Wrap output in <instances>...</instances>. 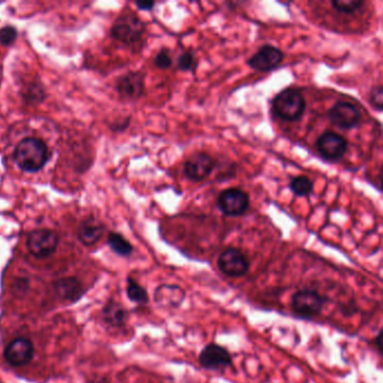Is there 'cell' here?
I'll return each instance as SVG.
<instances>
[{"mask_svg": "<svg viewBox=\"0 0 383 383\" xmlns=\"http://www.w3.org/2000/svg\"><path fill=\"white\" fill-rule=\"evenodd\" d=\"M49 148L40 139L27 137L18 143L14 151V160L23 171L35 173L49 161Z\"/></svg>", "mask_w": 383, "mask_h": 383, "instance_id": "1", "label": "cell"}, {"mask_svg": "<svg viewBox=\"0 0 383 383\" xmlns=\"http://www.w3.org/2000/svg\"><path fill=\"white\" fill-rule=\"evenodd\" d=\"M273 111L286 122H296L305 113L306 99L296 88H286L274 97Z\"/></svg>", "mask_w": 383, "mask_h": 383, "instance_id": "2", "label": "cell"}, {"mask_svg": "<svg viewBox=\"0 0 383 383\" xmlns=\"http://www.w3.org/2000/svg\"><path fill=\"white\" fill-rule=\"evenodd\" d=\"M327 298L313 289H302L291 296V311L299 318L311 320L322 313Z\"/></svg>", "mask_w": 383, "mask_h": 383, "instance_id": "3", "label": "cell"}, {"mask_svg": "<svg viewBox=\"0 0 383 383\" xmlns=\"http://www.w3.org/2000/svg\"><path fill=\"white\" fill-rule=\"evenodd\" d=\"M144 32L146 24L141 21V18L133 13L126 12L117 17L111 26V35L117 41L131 45L141 41Z\"/></svg>", "mask_w": 383, "mask_h": 383, "instance_id": "4", "label": "cell"}, {"mask_svg": "<svg viewBox=\"0 0 383 383\" xmlns=\"http://www.w3.org/2000/svg\"><path fill=\"white\" fill-rule=\"evenodd\" d=\"M217 267L226 276L241 278L250 270V261L241 250L236 247H227L218 256Z\"/></svg>", "mask_w": 383, "mask_h": 383, "instance_id": "5", "label": "cell"}, {"mask_svg": "<svg viewBox=\"0 0 383 383\" xmlns=\"http://www.w3.org/2000/svg\"><path fill=\"white\" fill-rule=\"evenodd\" d=\"M198 361L207 371L223 372L233 366V357L227 348L217 343H209L201 350Z\"/></svg>", "mask_w": 383, "mask_h": 383, "instance_id": "6", "label": "cell"}, {"mask_svg": "<svg viewBox=\"0 0 383 383\" xmlns=\"http://www.w3.org/2000/svg\"><path fill=\"white\" fill-rule=\"evenodd\" d=\"M315 146L324 160L335 162L344 157L348 146L345 137L335 132L326 131L316 139Z\"/></svg>", "mask_w": 383, "mask_h": 383, "instance_id": "7", "label": "cell"}, {"mask_svg": "<svg viewBox=\"0 0 383 383\" xmlns=\"http://www.w3.org/2000/svg\"><path fill=\"white\" fill-rule=\"evenodd\" d=\"M217 205L224 215L238 217L250 208V197L241 189H225L218 196Z\"/></svg>", "mask_w": 383, "mask_h": 383, "instance_id": "8", "label": "cell"}, {"mask_svg": "<svg viewBox=\"0 0 383 383\" xmlns=\"http://www.w3.org/2000/svg\"><path fill=\"white\" fill-rule=\"evenodd\" d=\"M27 249L35 258H44L52 256L58 245V236L54 230L41 228L29 233Z\"/></svg>", "mask_w": 383, "mask_h": 383, "instance_id": "9", "label": "cell"}, {"mask_svg": "<svg viewBox=\"0 0 383 383\" xmlns=\"http://www.w3.org/2000/svg\"><path fill=\"white\" fill-rule=\"evenodd\" d=\"M328 118L333 125L342 130L357 127L362 120V114L354 104L348 102H335L328 111Z\"/></svg>", "mask_w": 383, "mask_h": 383, "instance_id": "10", "label": "cell"}, {"mask_svg": "<svg viewBox=\"0 0 383 383\" xmlns=\"http://www.w3.org/2000/svg\"><path fill=\"white\" fill-rule=\"evenodd\" d=\"M215 164V160L208 153L197 152L187 159L183 166V173L189 180L201 182L212 174Z\"/></svg>", "mask_w": 383, "mask_h": 383, "instance_id": "11", "label": "cell"}, {"mask_svg": "<svg viewBox=\"0 0 383 383\" xmlns=\"http://www.w3.org/2000/svg\"><path fill=\"white\" fill-rule=\"evenodd\" d=\"M283 58L285 53L281 49L265 44L247 60V65L258 72H270L282 63Z\"/></svg>", "mask_w": 383, "mask_h": 383, "instance_id": "12", "label": "cell"}, {"mask_svg": "<svg viewBox=\"0 0 383 383\" xmlns=\"http://www.w3.org/2000/svg\"><path fill=\"white\" fill-rule=\"evenodd\" d=\"M116 91L125 100H139L146 91V77L139 71H131L118 79Z\"/></svg>", "mask_w": 383, "mask_h": 383, "instance_id": "13", "label": "cell"}, {"mask_svg": "<svg viewBox=\"0 0 383 383\" xmlns=\"http://www.w3.org/2000/svg\"><path fill=\"white\" fill-rule=\"evenodd\" d=\"M3 355L9 366H26L34 357V345L25 337H19L9 343Z\"/></svg>", "mask_w": 383, "mask_h": 383, "instance_id": "14", "label": "cell"}, {"mask_svg": "<svg viewBox=\"0 0 383 383\" xmlns=\"http://www.w3.org/2000/svg\"><path fill=\"white\" fill-rule=\"evenodd\" d=\"M186 291L177 285H161L155 289L154 302L163 309H175L182 305Z\"/></svg>", "mask_w": 383, "mask_h": 383, "instance_id": "15", "label": "cell"}, {"mask_svg": "<svg viewBox=\"0 0 383 383\" xmlns=\"http://www.w3.org/2000/svg\"><path fill=\"white\" fill-rule=\"evenodd\" d=\"M104 230V225L97 221L96 218H86L79 226V241L86 247H93L102 238Z\"/></svg>", "mask_w": 383, "mask_h": 383, "instance_id": "16", "label": "cell"}, {"mask_svg": "<svg viewBox=\"0 0 383 383\" xmlns=\"http://www.w3.org/2000/svg\"><path fill=\"white\" fill-rule=\"evenodd\" d=\"M54 290L61 299L77 302L82 296L81 282L76 278H62L54 282Z\"/></svg>", "mask_w": 383, "mask_h": 383, "instance_id": "17", "label": "cell"}, {"mask_svg": "<svg viewBox=\"0 0 383 383\" xmlns=\"http://www.w3.org/2000/svg\"><path fill=\"white\" fill-rule=\"evenodd\" d=\"M102 318L108 325L120 327L127 320V311L118 302H109L102 311Z\"/></svg>", "mask_w": 383, "mask_h": 383, "instance_id": "18", "label": "cell"}, {"mask_svg": "<svg viewBox=\"0 0 383 383\" xmlns=\"http://www.w3.org/2000/svg\"><path fill=\"white\" fill-rule=\"evenodd\" d=\"M108 245L120 256H130L133 253V245L122 234L111 232L108 235Z\"/></svg>", "mask_w": 383, "mask_h": 383, "instance_id": "19", "label": "cell"}, {"mask_svg": "<svg viewBox=\"0 0 383 383\" xmlns=\"http://www.w3.org/2000/svg\"><path fill=\"white\" fill-rule=\"evenodd\" d=\"M289 188L297 197H308V196L313 194V183L306 175H298V177L293 178L292 180L290 181Z\"/></svg>", "mask_w": 383, "mask_h": 383, "instance_id": "20", "label": "cell"}, {"mask_svg": "<svg viewBox=\"0 0 383 383\" xmlns=\"http://www.w3.org/2000/svg\"><path fill=\"white\" fill-rule=\"evenodd\" d=\"M127 296L133 302H136L139 305H146L148 302V291L139 285L132 276L127 279Z\"/></svg>", "mask_w": 383, "mask_h": 383, "instance_id": "21", "label": "cell"}, {"mask_svg": "<svg viewBox=\"0 0 383 383\" xmlns=\"http://www.w3.org/2000/svg\"><path fill=\"white\" fill-rule=\"evenodd\" d=\"M363 0H333L331 5L341 14L352 15L364 6Z\"/></svg>", "mask_w": 383, "mask_h": 383, "instance_id": "22", "label": "cell"}, {"mask_svg": "<svg viewBox=\"0 0 383 383\" xmlns=\"http://www.w3.org/2000/svg\"><path fill=\"white\" fill-rule=\"evenodd\" d=\"M177 69L183 72H195L197 69V60L192 52H183L178 56Z\"/></svg>", "mask_w": 383, "mask_h": 383, "instance_id": "23", "label": "cell"}, {"mask_svg": "<svg viewBox=\"0 0 383 383\" xmlns=\"http://www.w3.org/2000/svg\"><path fill=\"white\" fill-rule=\"evenodd\" d=\"M24 97L29 102L38 104V102H43L45 98V91H44L43 87L40 86V84H31L26 88Z\"/></svg>", "mask_w": 383, "mask_h": 383, "instance_id": "24", "label": "cell"}, {"mask_svg": "<svg viewBox=\"0 0 383 383\" xmlns=\"http://www.w3.org/2000/svg\"><path fill=\"white\" fill-rule=\"evenodd\" d=\"M18 32L16 27L12 25L0 29V44L3 47H10L17 40Z\"/></svg>", "mask_w": 383, "mask_h": 383, "instance_id": "25", "label": "cell"}, {"mask_svg": "<svg viewBox=\"0 0 383 383\" xmlns=\"http://www.w3.org/2000/svg\"><path fill=\"white\" fill-rule=\"evenodd\" d=\"M172 63H173V58H172L171 52H170V49H166V47L159 51L155 58H154L155 67L161 70L171 68Z\"/></svg>", "mask_w": 383, "mask_h": 383, "instance_id": "26", "label": "cell"}, {"mask_svg": "<svg viewBox=\"0 0 383 383\" xmlns=\"http://www.w3.org/2000/svg\"><path fill=\"white\" fill-rule=\"evenodd\" d=\"M369 102L373 109L377 111H382L383 89L381 84H379L377 87L372 88L371 91H370Z\"/></svg>", "mask_w": 383, "mask_h": 383, "instance_id": "27", "label": "cell"}, {"mask_svg": "<svg viewBox=\"0 0 383 383\" xmlns=\"http://www.w3.org/2000/svg\"><path fill=\"white\" fill-rule=\"evenodd\" d=\"M29 281H27L26 279H17L13 283V292L18 297L24 296L26 293V291L29 290Z\"/></svg>", "mask_w": 383, "mask_h": 383, "instance_id": "28", "label": "cell"}, {"mask_svg": "<svg viewBox=\"0 0 383 383\" xmlns=\"http://www.w3.org/2000/svg\"><path fill=\"white\" fill-rule=\"evenodd\" d=\"M130 122H131V118L128 117V118L124 119L123 122H117L116 124H114V125H111V128L115 132H123L128 127Z\"/></svg>", "mask_w": 383, "mask_h": 383, "instance_id": "29", "label": "cell"}, {"mask_svg": "<svg viewBox=\"0 0 383 383\" xmlns=\"http://www.w3.org/2000/svg\"><path fill=\"white\" fill-rule=\"evenodd\" d=\"M137 8L139 10H146V12H150L155 6V3L154 1H139V3H135Z\"/></svg>", "mask_w": 383, "mask_h": 383, "instance_id": "30", "label": "cell"}, {"mask_svg": "<svg viewBox=\"0 0 383 383\" xmlns=\"http://www.w3.org/2000/svg\"><path fill=\"white\" fill-rule=\"evenodd\" d=\"M375 341L377 351H379V353L381 354V348H382V344H381V341H382V331H381V329L379 331V333H377V336H375Z\"/></svg>", "mask_w": 383, "mask_h": 383, "instance_id": "31", "label": "cell"}]
</instances>
